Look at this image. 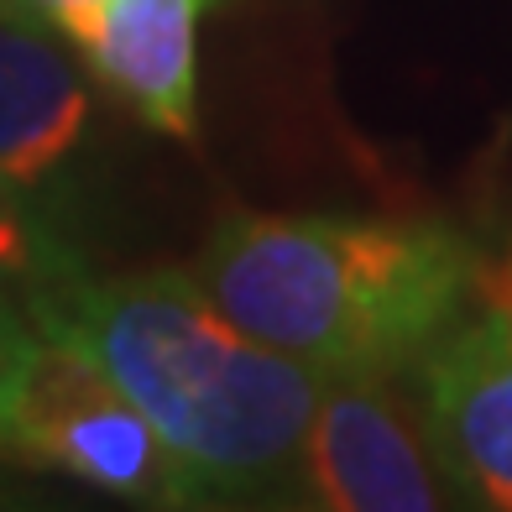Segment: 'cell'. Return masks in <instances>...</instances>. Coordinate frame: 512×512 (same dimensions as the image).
Masks as SVG:
<instances>
[{
	"label": "cell",
	"instance_id": "cell-4",
	"mask_svg": "<svg viewBox=\"0 0 512 512\" xmlns=\"http://www.w3.org/2000/svg\"><path fill=\"white\" fill-rule=\"evenodd\" d=\"M418 429L450 492L512 512V288L476 293L424 351Z\"/></svg>",
	"mask_w": 512,
	"mask_h": 512
},
{
	"label": "cell",
	"instance_id": "cell-6",
	"mask_svg": "<svg viewBox=\"0 0 512 512\" xmlns=\"http://www.w3.org/2000/svg\"><path fill=\"white\" fill-rule=\"evenodd\" d=\"M209 0H74L53 27L152 131L199 126V16Z\"/></svg>",
	"mask_w": 512,
	"mask_h": 512
},
{
	"label": "cell",
	"instance_id": "cell-5",
	"mask_svg": "<svg viewBox=\"0 0 512 512\" xmlns=\"http://www.w3.org/2000/svg\"><path fill=\"white\" fill-rule=\"evenodd\" d=\"M298 502L330 512H434L450 502L424 429L392 403L387 377L324 371L298 455Z\"/></svg>",
	"mask_w": 512,
	"mask_h": 512
},
{
	"label": "cell",
	"instance_id": "cell-3",
	"mask_svg": "<svg viewBox=\"0 0 512 512\" xmlns=\"http://www.w3.org/2000/svg\"><path fill=\"white\" fill-rule=\"evenodd\" d=\"M0 450L136 507H189L168 445L126 392L27 314L0 330Z\"/></svg>",
	"mask_w": 512,
	"mask_h": 512
},
{
	"label": "cell",
	"instance_id": "cell-9",
	"mask_svg": "<svg viewBox=\"0 0 512 512\" xmlns=\"http://www.w3.org/2000/svg\"><path fill=\"white\" fill-rule=\"evenodd\" d=\"M6 6H16V11H32V16H42V21H58V11H68L74 0H6Z\"/></svg>",
	"mask_w": 512,
	"mask_h": 512
},
{
	"label": "cell",
	"instance_id": "cell-2",
	"mask_svg": "<svg viewBox=\"0 0 512 512\" xmlns=\"http://www.w3.org/2000/svg\"><path fill=\"white\" fill-rule=\"evenodd\" d=\"M225 319L314 371L392 377L476 304L481 251L439 220L225 215L199 251Z\"/></svg>",
	"mask_w": 512,
	"mask_h": 512
},
{
	"label": "cell",
	"instance_id": "cell-8",
	"mask_svg": "<svg viewBox=\"0 0 512 512\" xmlns=\"http://www.w3.org/2000/svg\"><path fill=\"white\" fill-rule=\"evenodd\" d=\"M11 194L16 189H0V330L27 314L21 309V293H27V283L37 277V267L48 262V251L58 246L48 236H37L32 220L16 209Z\"/></svg>",
	"mask_w": 512,
	"mask_h": 512
},
{
	"label": "cell",
	"instance_id": "cell-7",
	"mask_svg": "<svg viewBox=\"0 0 512 512\" xmlns=\"http://www.w3.org/2000/svg\"><path fill=\"white\" fill-rule=\"evenodd\" d=\"M89 121V89L53 21L0 0V189L58 173Z\"/></svg>",
	"mask_w": 512,
	"mask_h": 512
},
{
	"label": "cell",
	"instance_id": "cell-1",
	"mask_svg": "<svg viewBox=\"0 0 512 512\" xmlns=\"http://www.w3.org/2000/svg\"><path fill=\"white\" fill-rule=\"evenodd\" d=\"M21 309L126 392L168 445L189 507L298 502L324 371L246 335L194 272L95 277L53 246Z\"/></svg>",
	"mask_w": 512,
	"mask_h": 512
}]
</instances>
